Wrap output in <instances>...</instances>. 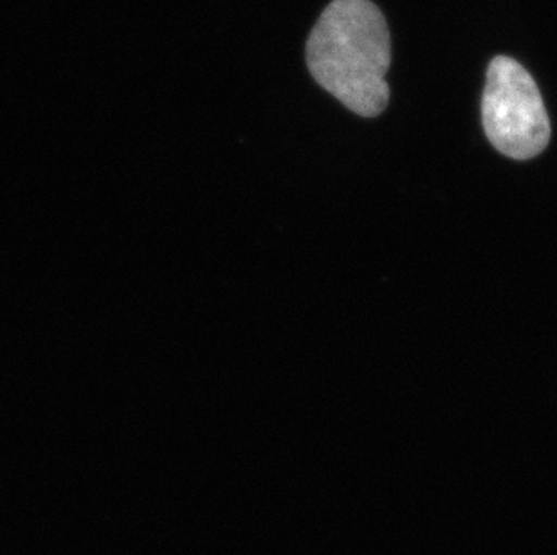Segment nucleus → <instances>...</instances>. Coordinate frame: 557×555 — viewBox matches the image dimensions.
<instances>
[{
    "mask_svg": "<svg viewBox=\"0 0 557 555\" xmlns=\"http://www.w3.org/2000/svg\"><path fill=\"white\" fill-rule=\"evenodd\" d=\"M482 121L491 145L516 161L536 158L550 141V120L540 87L509 57H496L490 63Z\"/></svg>",
    "mask_w": 557,
    "mask_h": 555,
    "instance_id": "f03ea898",
    "label": "nucleus"
},
{
    "mask_svg": "<svg viewBox=\"0 0 557 555\" xmlns=\"http://www.w3.org/2000/svg\"><path fill=\"white\" fill-rule=\"evenodd\" d=\"M392 44L383 11L370 0H332L307 40V65L329 95L363 118L386 109Z\"/></svg>",
    "mask_w": 557,
    "mask_h": 555,
    "instance_id": "f257e3e1",
    "label": "nucleus"
}]
</instances>
